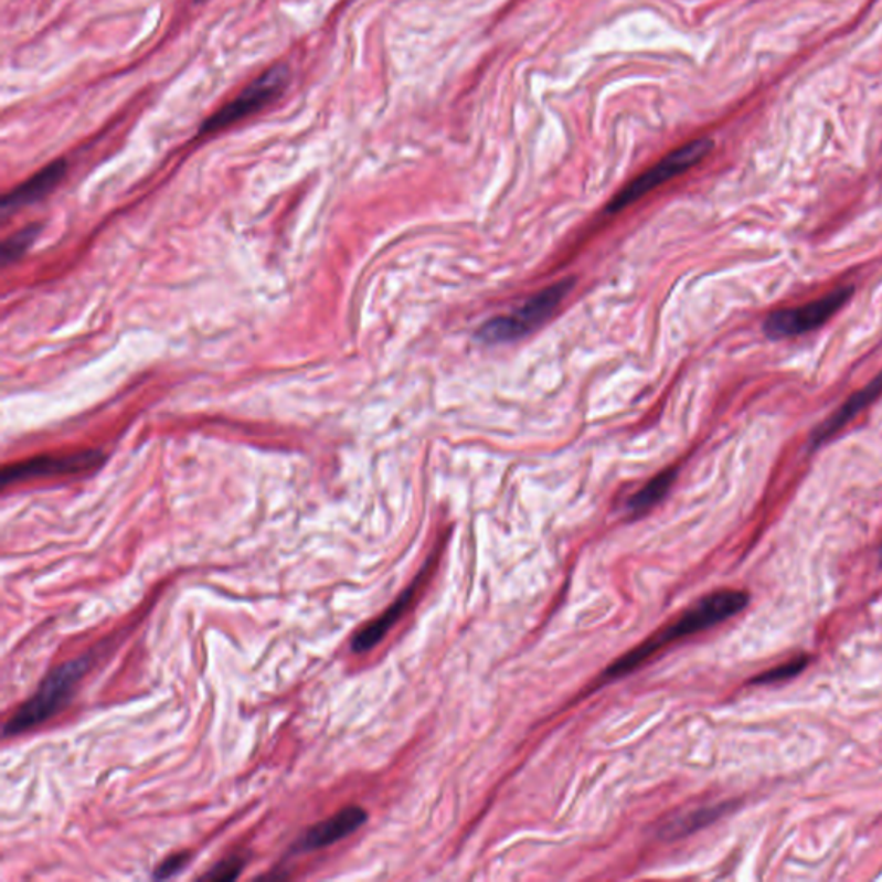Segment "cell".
Masks as SVG:
<instances>
[{
	"instance_id": "6da1fadb",
	"label": "cell",
	"mask_w": 882,
	"mask_h": 882,
	"mask_svg": "<svg viewBox=\"0 0 882 882\" xmlns=\"http://www.w3.org/2000/svg\"><path fill=\"white\" fill-rule=\"evenodd\" d=\"M748 602V593L742 592V589H721V592L703 596L702 601L697 602L693 607L682 612L674 623L666 624L650 638L645 639L644 644H639L626 656L612 663L604 672V678L612 681V679L628 676L629 672L636 671L648 659L657 656L659 651L676 644L679 639L699 635V633L706 631V629L714 628L718 624L737 616L740 612L745 610Z\"/></svg>"
},
{
	"instance_id": "7a4b0ae2",
	"label": "cell",
	"mask_w": 882,
	"mask_h": 882,
	"mask_svg": "<svg viewBox=\"0 0 882 882\" xmlns=\"http://www.w3.org/2000/svg\"><path fill=\"white\" fill-rule=\"evenodd\" d=\"M95 648L76 659L66 660L61 666L54 667L42 679L35 693L6 722L4 733H2L4 737H17L30 733L70 706L78 691L79 682L94 666L95 656H97Z\"/></svg>"
},
{
	"instance_id": "3957f363",
	"label": "cell",
	"mask_w": 882,
	"mask_h": 882,
	"mask_svg": "<svg viewBox=\"0 0 882 882\" xmlns=\"http://www.w3.org/2000/svg\"><path fill=\"white\" fill-rule=\"evenodd\" d=\"M574 279L567 278L555 283L552 287L545 288L540 294L516 309L510 315L497 316L479 328V341L487 346H498V343H509V341L521 340L525 334L536 330L538 326L545 325L555 310L559 309L568 291L573 290Z\"/></svg>"
},
{
	"instance_id": "277c9868",
	"label": "cell",
	"mask_w": 882,
	"mask_h": 882,
	"mask_svg": "<svg viewBox=\"0 0 882 882\" xmlns=\"http://www.w3.org/2000/svg\"><path fill=\"white\" fill-rule=\"evenodd\" d=\"M714 149V141L710 138H699V140L688 141L684 146L678 147L672 152L667 153L666 158L660 159L656 166H651L644 174L626 184L608 204L607 212L616 214L623 209L644 199L651 190L659 189L667 181L674 180L679 174L687 173L688 169L700 164L703 159Z\"/></svg>"
},
{
	"instance_id": "5b68a950",
	"label": "cell",
	"mask_w": 882,
	"mask_h": 882,
	"mask_svg": "<svg viewBox=\"0 0 882 882\" xmlns=\"http://www.w3.org/2000/svg\"><path fill=\"white\" fill-rule=\"evenodd\" d=\"M288 78H290V71L287 66L279 64V66L267 70L264 75L254 79L244 92H240L232 103H227L217 113L212 114L211 118L205 119L201 126V135L226 130L227 126L259 113L285 92V88L288 87Z\"/></svg>"
},
{
	"instance_id": "8992f818",
	"label": "cell",
	"mask_w": 882,
	"mask_h": 882,
	"mask_svg": "<svg viewBox=\"0 0 882 882\" xmlns=\"http://www.w3.org/2000/svg\"><path fill=\"white\" fill-rule=\"evenodd\" d=\"M856 288L839 287L831 294L817 298L814 302L793 309H780L765 319L764 331L771 340L800 337L819 330L841 307L847 306Z\"/></svg>"
},
{
	"instance_id": "52a82bcc",
	"label": "cell",
	"mask_w": 882,
	"mask_h": 882,
	"mask_svg": "<svg viewBox=\"0 0 882 882\" xmlns=\"http://www.w3.org/2000/svg\"><path fill=\"white\" fill-rule=\"evenodd\" d=\"M104 463L98 450L66 451V454L36 455L32 459L9 464L2 469V487L33 479L57 478V476L83 475L94 471Z\"/></svg>"
},
{
	"instance_id": "ba28073f",
	"label": "cell",
	"mask_w": 882,
	"mask_h": 882,
	"mask_svg": "<svg viewBox=\"0 0 882 882\" xmlns=\"http://www.w3.org/2000/svg\"><path fill=\"white\" fill-rule=\"evenodd\" d=\"M368 812L359 805L341 808L334 816L310 826L307 831L298 836L288 850V857L307 856L312 851L325 850L331 844H337L341 839L349 838L353 832L359 831L368 822Z\"/></svg>"
},
{
	"instance_id": "9c48e42d",
	"label": "cell",
	"mask_w": 882,
	"mask_h": 882,
	"mask_svg": "<svg viewBox=\"0 0 882 882\" xmlns=\"http://www.w3.org/2000/svg\"><path fill=\"white\" fill-rule=\"evenodd\" d=\"M435 562V553H433L432 557L426 561V564H424L423 568L417 573V576L412 580L411 585H408L401 595L396 596V601L393 602L380 617H376L373 623H369L361 631L355 633L352 641H350V650H352L353 653L371 651L378 644H381V641L385 639L390 629H392L393 626L404 617L405 612L411 608L412 602H414L417 593H419L421 586L424 585V581H426V577L432 573Z\"/></svg>"
},
{
	"instance_id": "30bf717a",
	"label": "cell",
	"mask_w": 882,
	"mask_h": 882,
	"mask_svg": "<svg viewBox=\"0 0 882 882\" xmlns=\"http://www.w3.org/2000/svg\"><path fill=\"white\" fill-rule=\"evenodd\" d=\"M66 169L67 164L63 159L51 162L44 169H40L39 173L28 178L20 187L11 190L8 195H4L2 204H0L2 217L6 220V217L11 216L12 212L20 211L21 208H26V205L35 204V202L45 199L63 181Z\"/></svg>"
},
{
	"instance_id": "8fae6325",
	"label": "cell",
	"mask_w": 882,
	"mask_h": 882,
	"mask_svg": "<svg viewBox=\"0 0 882 882\" xmlns=\"http://www.w3.org/2000/svg\"><path fill=\"white\" fill-rule=\"evenodd\" d=\"M881 393L882 373H879L865 389L853 393L832 416H829L828 419L820 424L819 428L812 433V447H820V445L829 442V439H831L836 433L841 432L853 417L859 416L863 408L869 407L872 402L878 401V396L881 395Z\"/></svg>"
},
{
	"instance_id": "7c38bea8",
	"label": "cell",
	"mask_w": 882,
	"mask_h": 882,
	"mask_svg": "<svg viewBox=\"0 0 882 882\" xmlns=\"http://www.w3.org/2000/svg\"><path fill=\"white\" fill-rule=\"evenodd\" d=\"M676 476H678V471H676V469H669V471L660 472L659 476L648 481L641 490L636 491V493L629 498V512L635 516H641L648 512L651 507H656L657 503L669 493V490H671L676 481Z\"/></svg>"
},
{
	"instance_id": "4fadbf2b",
	"label": "cell",
	"mask_w": 882,
	"mask_h": 882,
	"mask_svg": "<svg viewBox=\"0 0 882 882\" xmlns=\"http://www.w3.org/2000/svg\"><path fill=\"white\" fill-rule=\"evenodd\" d=\"M39 233L40 224H28L23 230H20V232L4 240V244L0 247V261H2V266H8V264L20 259L21 255L35 242Z\"/></svg>"
},
{
	"instance_id": "5bb4252c",
	"label": "cell",
	"mask_w": 882,
	"mask_h": 882,
	"mask_svg": "<svg viewBox=\"0 0 882 882\" xmlns=\"http://www.w3.org/2000/svg\"><path fill=\"white\" fill-rule=\"evenodd\" d=\"M725 807H714L703 808V810H699V812H691L690 816L684 817V819L672 823L671 828L667 826V835H669V832L674 836L690 835V832L703 828V826H706V823L714 822L718 817L722 816Z\"/></svg>"
},
{
	"instance_id": "9a60e30c",
	"label": "cell",
	"mask_w": 882,
	"mask_h": 882,
	"mask_svg": "<svg viewBox=\"0 0 882 882\" xmlns=\"http://www.w3.org/2000/svg\"><path fill=\"white\" fill-rule=\"evenodd\" d=\"M808 660L810 659H808L807 656L795 657V659L788 660V662L774 667L771 671L762 672L757 678L752 679V682L753 684H774V682L796 678V676H800L801 672L807 669Z\"/></svg>"
},
{
	"instance_id": "2e32d148",
	"label": "cell",
	"mask_w": 882,
	"mask_h": 882,
	"mask_svg": "<svg viewBox=\"0 0 882 882\" xmlns=\"http://www.w3.org/2000/svg\"><path fill=\"white\" fill-rule=\"evenodd\" d=\"M247 862V853H233V856L217 862L216 865H212L211 871L202 875L201 879H205V881H235L244 872Z\"/></svg>"
},
{
	"instance_id": "e0dca14e",
	"label": "cell",
	"mask_w": 882,
	"mask_h": 882,
	"mask_svg": "<svg viewBox=\"0 0 882 882\" xmlns=\"http://www.w3.org/2000/svg\"><path fill=\"white\" fill-rule=\"evenodd\" d=\"M192 859V851H180V853H173V856H169L168 859L162 860V862L156 867L152 878L156 879V881L174 878V875L180 874V872H183L184 869L190 865Z\"/></svg>"
},
{
	"instance_id": "ac0fdd59",
	"label": "cell",
	"mask_w": 882,
	"mask_h": 882,
	"mask_svg": "<svg viewBox=\"0 0 882 882\" xmlns=\"http://www.w3.org/2000/svg\"><path fill=\"white\" fill-rule=\"evenodd\" d=\"M195 2H205V0H195Z\"/></svg>"
}]
</instances>
